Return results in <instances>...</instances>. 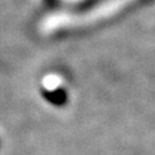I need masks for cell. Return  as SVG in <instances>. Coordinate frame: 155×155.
<instances>
[{
	"label": "cell",
	"instance_id": "6da1fadb",
	"mask_svg": "<svg viewBox=\"0 0 155 155\" xmlns=\"http://www.w3.org/2000/svg\"><path fill=\"white\" fill-rule=\"evenodd\" d=\"M45 98L52 102L53 105H64L65 101H66V93L65 91H53V92H45L44 93Z\"/></svg>",
	"mask_w": 155,
	"mask_h": 155
}]
</instances>
